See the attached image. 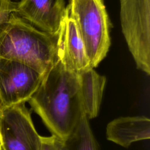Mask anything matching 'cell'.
Returning <instances> with one entry per match:
<instances>
[{"instance_id":"obj_1","label":"cell","mask_w":150,"mask_h":150,"mask_svg":"<svg viewBox=\"0 0 150 150\" xmlns=\"http://www.w3.org/2000/svg\"><path fill=\"white\" fill-rule=\"evenodd\" d=\"M28 102L52 134L64 141L86 115L80 74L66 69L58 59Z\"/></svg>"},{"instance_id":"obj_2","label":"cell","mask_w":150,"mask_h":150,"mask_svg":"<svg viewBox=\"0 0 150 150\" xmlns=\"http://www.w3.org/2000/svg\"><path fill=\"white\" fill-rule=\"evenodd\" d=\"M56 39L13 12L0 25V58L23 63L44 76L57 60Z\"/></svg>"},{"instance_id":"obj_3","label":"cell","mask_w":150,"mask_h":150,"mask_svg":"<svg viewBox=\"0 0 150 150\" xmlns=\"http://www.w3.org/2000/svg\"><path fill=\"white\" fill-rule=\"evenodd\" d=\"M66 11L77 26L94 69L104 59L111 44V24L104 1L69 0Z\"/></svg>"},{"instance_id":"obj_4","label":"cell","mask_w":150,"mask_h":150,"mask_svg":"<svg viewBox=\"0 0 150 150\" xmlns=\"http://www.w3.org/2000/svg\"><path fill=\"white\" fill-rule=\"evenodd\" d=\"M122 32L137 67L150 74V0H120Z\"/></svg>"},{"instance_id":"obj_5","label":"cell","mask_w":150,"mask_h":150,"mask_svg":"<svg viewBox=\"0 0 150 150\" xmlns=\"http://www.w3.org/2000/svg\"><path fill=\"white\" fill-rule=\"evenodd\" d=\"M0 135L2 150H41V136L25 103L0 110Z\"/></svg>"},{"instance_id":"obj_6","label":"cell","mask_w":150,"mask_h":150,"mask_svg":"<svg viewBox=\"0 0 150 150\" xmlns=\"http://www.w3.org/2000/svg\"><path fill=\"white\" fill-rule=\"evenodd\" d=\"M43 76L23 63L0 58V110L28 102Z\"/></svg>"},{"instance_id":"obj_7","label":"cell","mask_w":150,"mask_h":150,"mask_svg":"<svg viewBox=\"0 0 150 150\" xmlns=\"http://www.w3.org/2000/svg\"><path fill=\"white\" fill-rule=\"evenodd\" d=\"M57 56L64 67L80 73L93 69L77 26L66 11L56 39Z\"/></svg>"},{"instance_id":"obj_8","label":"cell","mask_w":150,"mask_h":150,"mask_svg":"<svg viewBox=\"0 0 150 150\" xmlns=\"http://www.w3.org/2000/svg\"><path fill=\"white\" fill-rule=\"evenodd\" d=\"M15 13L39 30L57 36L66 5L64 0H19Z\"/></svg>"},{"instance_id":"obj_9","label":"cell","mask_w":150,"mask_h":150,"mask_svg":"<svg viewBox=\"0 0 150 150\" xmlns=\"http://www.w3.org/2000/svg\"><path fill=\"white\" fill-rule=\"evenodd\" d=\"M106 136L108 140L128 148L133 142L149 139L150 120L144 116L115 118L108 124Z\"/></svg>"},{"instance_id":"obj_10","label":"cell","mask_w":150,"mask_h":150,"mask_svg":"<svg viewBox=\"0 0 150 150\" xmlns=\"http://www.w3.org/2000/svg\"><path fill=\"white\" fill-rule=\"evenodd\" d=\"M79 73L84 113L88 119H92L99 112L106 79L94 69Z\"/></svg>"},{"instance_id":"obj_11","label":"cell","mask_w":150,"mask_h":150,"mask_svg":"<svg viewBox=\"0 0 150 150\" xmlns=\"http://www.w3.org/2000/svg\"><path fill=\"white\" fill-rule=\"evenodd\" d=\"M64 142L66 150H98L88 118L86 115L82 117L75 130Z\"/></svg>"},{"instance_id":"obj_12","label":"cell","mask_w":150,"mask_h":150,"mask_svg":"<svg viewBox=\"0 0 150 150\" xmlns=\"http://www.w3.org/2000/svg\"><path fill=\"white\" fill-rule=\"evenodd\" d=\"M41 150H66L64 141L54 135L41 136Z\"/></svg>"},{"instance_id":"obj_13","label":"cell","mask_w":150,"mask_h":150,"mask_svg":"<svg viewBox=\"0 0 150 150\" xmlns=\"http://www.w3.org/2000/svg\"><path fill=\"white\" fill-rule=\"evenodd\" d=\"M16 2L12 0H0V25L15 12Z\"/></svg>"},{"instance_id":"obj_14","label":"cell","mask_w":150,"mask_h":150,"mask_svg":"<svg viewBox=\"0 0 150 150\" xmlns=\"http://www.w3.org/2000/svg\"><path fill=\"white\" fill-rule=\"evenodd\" d=\"M2 139H1V135H0V150H2Z\"/></svg>"},{"instance_id":"obj_15","label":"cell","mask_w":150,"mask_h":150,"mask_svg":"<svg viewBox=\"0 0 150 150\" xmlns=\"http://www.w3.org/2000/svg\"><path fill=\"white\" fill-rule=\"evenodd\" d=\"M12 1H16V0H12Z\"/></svg>"}]
</instances>
